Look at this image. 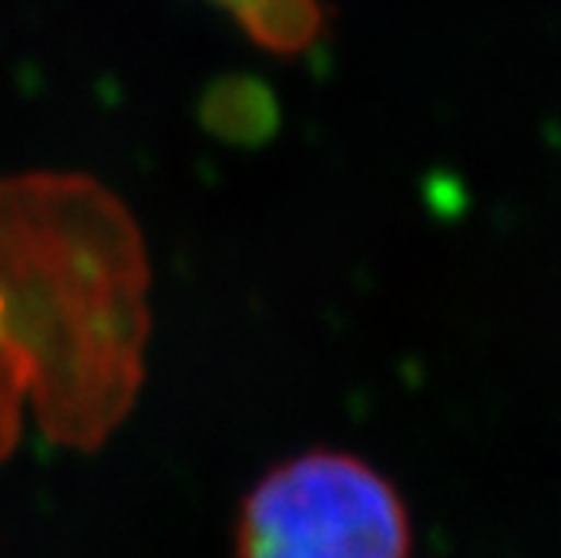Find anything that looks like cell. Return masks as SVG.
Returning a JSON list of instances; mask_svg holds the SVG:
<instances>
[{"label": "cell", "instance_id": "cell-4", "mask_svg": "<svg viewBox=\"0 0 561 558\" xmlns=\"http://www.w3.org/2000/svg\"><path fill=\"white\" fill-rule=\"evenodd\" d=\"M31 394V371L24 353L0 330V465H4L24 428V397Z\"/></svg>", "mask_w": 561, "mask_h": 558}, {"label": "cell", "instance_id": "cell-3", "mask_svg": "<svg viewBox=\"0 0 561 558\" xmlns=\"http://www.w3.org/2000/svg\"><path fill=\"white\" fill-rule=\"evenodd\" d=\"M273 55H299L323 37L327 11L320 0H213Z\"/></svg>", "mask_w": 561, "mask_h": 558}, {"label": "cell", "instance_id": "cell-1", "mask_svg": "<svg viewBox=\"0 0 561 558\" xmlns=\"http://www.w3.org/2000/svg\"><path fill=\"white\" fill-rule=\"evenodd\" d=\"M148 252L91 175L0 179V330L24 353L50 444L98 451L128 421L151 333Z\"/></svg>", "mask_w": 561, "mask_h": 558}, {"label": "cell", "instance_id": "cell-2", "mask_svg": "<svg viewBox=\"0 0 561 558\" xmlns=\"http://www.w3.org/2000/svg\"><path fill=\"white\" fill-rule=\"evenodd\" d=\"M411 515L393 481L346 451L270 468L239 504L236 558H411Z\"/></svg>", "mask_w": 561, "mask_h": 558}]
</instances>
